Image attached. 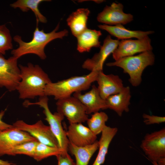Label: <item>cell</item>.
<instances>
[{
	"mask_svg": "<svg viewBox=\"0 0 165 165\" xmlns=\"http://www.w3.org/2000/svg\"><path fill=\"white\" fill-rule=\"evenodd\" d=\"M20 80L16 90L22 99H33L45 96L46 85L52 82L48 74L38 65L28 63L19 65Z\"/></svg>",
	"mask_w": 165,
	"mask_h": 165,
	"instance_id": "obj_1",
	"label": "cell"
},
{
	"mask_svg": "<svg viewBox=\"0 0 165 165\" xmlns=\"http://www.w3.org/2000/svg\"><path fill=\"white\" fill-rule=\"evenodd\" d=\"M38 24L33 32L32 39L28 42H25L19 35H15L14 41L17 42L19 47L13 50L11 54L13 56L18 59L28 54H34L38 56L41 59L45 60L46 57L44 52L46 45L50 42L57 38H62L67 36L68 31L66 29L57 32L58 29L59 24L51 32L46 33L43 30H40L38 26Z\"/></svg>",
	"mask_w": 165,
	"mask_h": 165,
	"instance_id": "obj_2",
	"label": "cell"
},
{
	"mask_svg": "<svg viewBox=\"0 0 165 165\" xmlns=\"http://www.w3.org/2000/svg\"><path fill=\"white\" fill-rule=\"evenodd\" d=\"M99 71H91L87 75L76 76L56 82L48 84L44 90L45 96H53L58 100L72 96L75 93L81 92L89 88L96 81Z\"/></svg>",
	"mask_w": 165,
	"mask_h": 165,
	"instance_id": "obj_3",
	"label": "cell"
},
{
	"mask_svg": "<svg viewBox=\"0 0 165 165\" xmlns=\"http://www.w3.org/2000/svg\"><path fill=\"white\" fill-rule=\"evenodd\" d=\"M155 56L152 50L141 53L135 56L120 58L115 61L106 64L108 66H117L121 68L123 72L129 76V82L134 86L139 85L142 81V75L145 69L153 65Z\"/></svg>",
	"mask_w": 165,
	"mask_h": 165,
	"instance_id": "obj_4",
	"label": "cell"
},
{
	"mask_svg": "<svg viewBox=\"0 0 165 165\" xmlns=\"http://www.w3.org/2000/svg\"><path fill=\"white\" fill-rule=\"evenodd\" d=\"M48 101V97L44 96L39 97L38 101L35 102L25 101L24 105L26 107L38 105L43 109V112L46 117L45 119L49 124L51 130L57 140L59 148L64 152H67L69 141L62 125L64 117L57 112L52 113L49 108Z\"/></svg>",
	"mask_w": 165,
	"mask_h": 165,
	"instance_id": "obj_5",
	"label": "cell"
},
{
	"mask_svg": "<svg viewBox=\"0 0 165 165\" xmlns=\"http://www.w3.org/2000/svg\"><path fill=\"white\" fill-rule=\"evenodd\" d=\"M57 112L66 117L70 124L82 123L88 119L85 107L73 96L57 100Z\"/></svg>",
	"mask_w": 165,
	"mask_h": 165,
	"instance_id": "obj_6",
	"label": "cell"
},
{
	"mask_svg": "<svg viewBox=\"0 0 165 165\" xmlns=\"http://www.w3.org/2000/svg\"><path fill=\"white\" fill-rule=\"evenodd\" d=\"M18 59L13 56L6 59L0 54V87L10 92L16 90L20 80Z\"/></svg>",
	"mask_w": 165,
	"mask_h": 165,
	"instance_id": "obj_7",
	"label": "cell"
},
{
	"mask_svg": "<svg viewBox=\"0 0 165 165\" xmlns=\"http://www.w3.org/2000/svg\"><path fill=\"white\" fill-rule=\"evenodd\" d=\"M13 125L17 129L27 132L39 142L50 146L59 148L57 140L50 126L45 125L41 120L32 124L19 120Z\"/></svg>",
	"mask_w": 165,
	"mask_h": 165,
	"instance_id": "obj_8",
	"label": "cell"
},
{
	"mask_svg": "<svg viewBox=\"0 0 165 165\" xmlns=\"http://www.w3.org/2000/svg\"><path fill=\"white\" fill-rule=\"evenodd\" d=\"M140 147L148 158L156 162L165 157V129L147 134L142 140Z\"/></svg>",
	"mask_w": 165,
	"mask_h": 165,
	"instance_id": "obj_9",
	"label": "cell"
},
{
	"mask_svg": "<svg viewBox=\"0 0 165 165\" xmlns=\"http://www.w3.org/2000/svg\"><path fill=\"white\" fill-rule=\"evenodd\" d=\"M37 140L29 134L13 127L0 131V156L9 155L17 145L27 141Z\"/></svg>",
	"mask_w": 165,
	"mask_h": 165,
	"instance_id": "obj_10",
	"label": "cell"
},
{
	"mask_svg": "<svg viewBox=\"0 0 165 165\" xmlns=\"http://www.w3.org/2000/svg\"><path fill=\"white\" fill-rule=\"evenodd\" d=\"M152 49L151 40L148 36L136 40H123L119 41L118 46L112 53V57L116 61Z\"/></svg>",
	"mask_w": 165,
	"mask_h": 165,
	"instance_id": "obj_11",
	"label": "cell"
},
{
	"mask_svg": "<svg viewBox=\"0 0 165 165\" xmlns=\"http://www.w3.org/2000/svg\"><path fill=\"white\" fill-rule=\"evenodd\" d=\"M123 8L121 3L113 2L110 6H106L98 14L97 20L110 26L128 24L133 20V16L130 13H124Z\"/></svg>",
	"mask_w": 165,
	"mask_h": 165,
	"instance_id": "obj_12",
	"label": "cell"
},
{
	"mask_svg": "<svg viewBox=\"0 0 165 165\" xmlns=\"http://www.w3.org/2000/svg\"><path fill=\"white\" fill-rule=\"evenodd\" d=\"M119 41L112 38L108 35L100 47L99 52L96 53L91 58L86 60L82 65V68L90 71H103L104 64L108 56L116 49Z\"/></svg>",
	"mask_w": 165,
	"mask_h": 165,
	"instance_id": "obj_13",
	"label": "cell"
},
{
	"mask_svg": "<svg viewBox=\"0 0 165 165\" xmlns=\"http://www.w3.org/2000/svg\"><path fill=\"white\" fill-rule=\"evenodd\" d=\"M66 132L69 142L79 147L92 144L97 138V135L82 123L70 124Z\"/></svg>",
	"mask_w": 165,
	"mask_h": 165,
	"instance_id": "obj_14",
	"label": "cell"
},
{
	"mask_svg": "<svg viewBox=\"0 0 165 165\" xmlns=\"http://www.w3.org/2000/svg\"><path fill=\"white\" fill-rule=\"evenodd\" d=\"M96 81L100 94L104 100L120 92L124 87L122 80L118 75H106L103 71H99Z\"/></svg>",
	"mask_w": 165,
	"mask_h": 165,
	"instance_id": "obj_15",
	"label": "cell"
},
{
	"mask_svg": "<svg viewBox=\"0 0 165 165\" xmlns=\"http://www.w3.org/2000/svg\"><path fill=\"white\" fill-rule=\"evenodd\" d=\"M84 105L87 114H91L98 112L101 109H108L105 100L101 96L97 87L95 85L88 92L82 94L81 92L73 94Z\"/></svg>",
	"mask_w": 165,
	"mask_h": 165,
	"instance_id": "obj_16",
	"label": "cell"
},
{
	"mask_svg": "<svg viewBox=\"0 0 165 165\" xmlns=\"http://www.w3.org/2000/svg\"><path fill=\"white\" fill-rule=\"evenodd\" d=\"M131 97L130 87H124L120 92L110 96L105 99L107 108L114 111L121 116L124 112L129 111Z\"/></svg>",
	"mask_w": 165,
	"mask_h": 165,
	"instance_id": "obj_17",
	"label": "cell"
},
{
	"mask_svg": "<svg viewBox=\"0 0 165 165\" xmlns=\"http://www.w3.org/2000/svg\"><path fill=\"white\" fill-rule=\"evenodd\" d=\"M98 27L102 30L106 31L111 35L116 37L119 40L128 39L131 38L141 39L154 32L152 31L130 30L126 29L121 24L110 26L104 24L99 25Z\"/></svg>",
	"mask_w": 165,
	"mask_h": 165,
	"instance_id": "obj_18",
	"label": "cell"
},
{
	"mask_svg": "<svg viewBox=\"0 0 165 165\" xmlns=\"http://www.w3.org/2000/svg\"><path fill=\"white\" fill-rule=\"evenodd\" d=\"M100 31L87 28L77 37V50L80 53L89 52L92 47H101L99 38Z\"/></svg>",
	"mask_w": 165,
	"mask_h": 165,
	"instance_id": "obj_19",
	"label": "cell"
},
{
	"mask_svg": "<svg viewBox=\"0 0 165 165\" xmlns=\"http://www.w3.org/2000/svg\"><path fill=\"white\" fill-rule=\"evenodd\" d=\"M90 10L87 8H80L73 12L67 20L72 35L76 37L86 29Z\"/></svg>",
	"mask_w": 165,
	"mask_h": 165,
	"instance_id": "obj_20",
	"label": "cell"
},
{
	"mask_svg": "<svg viewBox=\"0 0 165 165\" xmlns=\"http://www.w3.org/2000/svg\"><path fill=\"white\" fill-rule=\"evenodd\" d=\"M118 130L116 127H111L107 126L103 129L98 141V152L92 165H101L104 163L109 145Z\"/></svg>",
	"mask_w": 165,
	"mask_h": 165,
	"instance_id": "obj_21",
	"label": "cell"
},
{
	"mask_svg": "<svg viewBox=\"0 0 165 165\" xmlns=\"http://www.w3.org/2000/svg\"><path fill=\"white\" fill-rule=\"evenodd\" d=\"M99 141H96L93 144L79 147L69 142L68 150L73 155L76 159L75 165H88L93 155L98 149Z\"/></svg>",
	"mask_w": 165,
	"mask_h": 165,
	"instance_id": "obj_22",
	"label": "cell"
},
{
	"mask_svg": "<svg viewBox=\"0 0 165 165\" xmlns=\"http://www.w3.org/2000/svg\"><path fill=\"white\" fill-rule=\"evenodd\" d=\"M48 0H18L12 4L10 6L14 8H18L22 11L27 12L31 9L35 14L36 17L37 24L38 21L45 23L47 22V20L40 13L39 9V4L42 2Z\"/></svg>",
	"mask_w": 165,
	"mask_h": 165,
	"instance_id": "obj_23",
	"label": "cell"
},
{
	"mask_svg": "<svg viewBox=\"0 0 165 165\" xmlns=\"http://www.w3.org/2000/svg\"><path fill=\"white\" fill-rule=\"evenodd\" d=\"M108 119V116L105 113L98 112L94 113L91 117L87 120V123L90 129L97 135L101 133L106 126L105 123Z\"/></svg>",
	"mask_w": 165,
	"mask_h": 165,
	"instance_id": "obj_24",
	"label": "cell"
},
{
	"mask_svg": "<svg viewBox=\"0 0 165 165\" xmlns=\"http://www.w3.org/2000/svg\"><path fill=\"white\" fill-rule=\"evenodd\" d=\"M63 152H64L59 148L50 146L38 141L33 158L36 161H39L52 156L56 157Z\"/></svg>",
	"mask_w": 165,
	"mask_h": 165,
	"instance_id": "obj_25",
	"label": "cell"
},
{
	"mask_svg": "<svg viewBox=\"0 0 165 165\" xmlns=\"http://www.w3.org/2000/svg\"><path fill=\"white\" fill-rule=\"evenodd\" d=\"M38 142L36 140L27 141L18 145L13 149L10 156L24 155L33 158Z\"/></svg>",
	"mask_w": 165,
	"mask_h": 165,
	"instance_id": "obj_26",
	"label": "cell"
},
{
	"mask_svg": "<svg viewBox=\"0 0 165 165\" xmlns=\"http://www.w3.org/2000/svg\"><path fill=\"white\" fill-rule=\"evenodd\" d=\"M13 48L12 38L9 29L5 24L0 25V54H6V51Z\"/></svg>",
	"mask_w": 165,
	"mask_h": 165,
	"instance_id": "obj_27",
	"label": "cell"
},
{
	"mask_svg": "<svg viewBox=\"0 0 165 165\" xmlns=\"http://www.w3.org/2000/svg\"><path fill=\"white\" fill-rule=\"evenodd\" d=\"M142 117L144 119V123L147 125L154 124H160L165 122V117L151 116L145 113L143 115Z\"/></svg>",
	"mask_w": 165,
	"mask_h": 165,
	"instance_id": "obj_28",
	"label": "cell"
},
{
	"mask_svg": "<svg viewBox=\"0 0 165 165\" xmlns=\"http://www.w3.org/2000/svg\"><path fill=\"white\" fill-rule=\"evenodd\" d=\"M58 165H75V163L68 152H63L56 156Z\"/></svg>",
	"mask_w": 165,
	"mask_h": 165,
	"instance_id": "obj_29",
	"label": "cell"
},
{
	"mask_svg": "<svg viewBox=\"0 0 165 165\" xmlns=\"http://www.w3.org/2000/svg\"><path fill=\"white\" fill-rule=\"evenodd\" d=\"M5 111H2L0 112V131L3 130L13 127V125L7 124L2 120Z\"/></svg>",
	"mask_w": 165,
	"mask_h": 165,
	"instance_id": "obj_30",
	"label": "cell"
},
{
	"mask_svg": "<svg viewBox=\"0 0 165 165\" xmlns=\"http://www.w3.org/2000/svg\"><path fill=\"white\" fill-rule=\"evenodd\" d=\"M0 165H16L15 164L8 161L0 159Z\"/></svg>",
	"mask_w": 165,
	"mask_h": 165,
	"instance_id": "obj_31",
	"label": "cell"
},
{
	"mask_svg": "<svg viewBox=\"0 0 165 165\" xmlns=\"http://www.w3.org/2000/svg\"><path fill=\"white\" fill-rule=\"evenodd\" d=\"M156 162L158 165H165V157L161 158Z\"/></svg>",
	"mask_w": 165,
	"mask_h": 165,
	"instance_id": "obj_32",
	"label": "cell"
},
{
	"mask_svg": "<svg viewBox=\"0 0 165 165\" xmlns=\"http://www.w3.org/2000/svg\"><path fill=\"white\" fill-rule=\"evenodd\" d=\"M152 164H153V165H158L156 161H152Z\"/></svg>",
	"mask_w": 165,
	"mask_h": 165,
	"instance_id": "obj_33",
	"label": "cell"
}]
</instances>
